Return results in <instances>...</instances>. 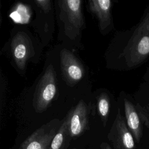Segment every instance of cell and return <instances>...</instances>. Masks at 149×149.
Here are the masks:
<instances>
[{"label":"cell","instance_id":"8","mask_svg":"<svg viewBox=\"0 0 149 149\" xmlns=\"http://www.w3.org/2000/svg\"><path fill=\"white\" fill-rule=\"evenodd\" d=\"M61 63L63 75L69 84L76 83L83 77L84 69L83 65L73 53L66 49L61 52Z\"/></svg>","mask_w":149,"mask_h":149},{"label":"cell","instance_id":"17","mask_svg":"<svg viewBox=\"0 0 149 149\" xmlns=\"http://www.w3.org/2000/svg\"><path fill=\"white\" fill-rule=\"evenodd\" d=\"M72 149H77V148H73Z\"/></svg>","mask_w":149,"mask_h":149},{"label":"cell","instance_id":"6","mask_svg":"<svg viewBox=\"0 0 149 149\" xmlns=\"http://www.w3.org/2000/svg\"><path fill=\"white\" fill-rule=\"evenodd\" d=\"M65 119L72 138L81 135L87 129L88 123V111L85 102L80 100Z\"/></svg>","mask_w":149,"mask_h":149},{"label":"cell","instance_id":"3","mask_svg":"<svg viewBox=\"0 0 149 149\" xmlns=\"http://www.w3.org/2000/svg\"><path fill=\"white\" fill-rule=\"evenodd\" d=\"M56 92V74L53 66L50 65L45 70L39 81L34 96L36 111H45L54 98Z\"/></svg>","mask_w":149,"mask_h":149},{"label":"cell","instance_id":"15","mask_svg":"<svg viewBox=\"0 0 149 149\" xmlns=\"http://www.w3.org/2000/svg\"><path fill=\"white\" fill-rule=\"evenodd\" d=\"M101 149H112L109 144L106 142H102L100 146Z\"/></svg>","mask_w":149,"mask_h":149},{"label":"cell","instance_id":"5","mask_svg":"<svg viewBox=\"0 0 149 149\" xmlns=\"http://www.w3.org/2000/svg\"><path fill=\"white\" fill-rule=\"evenodd\" d=\"M107 137L115 149H133L134 147L133 136L127 128L119 109Z\"/></svg>","mask_w":149,"mask_h":149},{"label":"cell","instance_id":"2","mask_svg":"<svg viewBox=\"0 0 149 149\" xmlns=\"http://www.w3.org/2000/svg\"><path fill=\"white\" fill-rule=\"evenodd\" d=\"M81 0L58 1L60 19L63 22L65 33L73 39L79 34L84 24Z\"/></svg>","mask_w":149,"mask_h":149},{"label":"cell","instance_id":"1","mask_svg":"<svg viewBox=\"0 0 149 149\" xmlns=\"http://www.w3.org/2000/svg\"><path fill=\"white\" fill-rule=\"evenodd\" d=\"M123 55L130 66L139 65L149 55V13L136 29Z\"/></svg>","mask_w":149,"mask_h":149},{"label":"cell","instance_id":"13","mask_svg":"<svg viewBox=\"0 0 149 149\" xmlns=\"http://www.w3.org/2000/svg\"><path fill=\"white\" fill-rule=\"evenodd\" d=\"M136 109L140 119L149 129V113L148 112L147 109L141 107L138 103L136 104Z\"/></svg>","mask_w":149,"mask_h":149},{"label":"cell","instance_id":"10","mask_svg":"<svg viewBox=\"0 0 149 149\" xmlns=\"http://www.w3.org/2000/svg\"><path fill=\"white\" fill-rule=\"evenodd\" d=\"M125 113L127 126L135 139L139 141L142 135V128L140 119L136 107L127 99L124 100Z\"/></svg>","mask_w":149,"mask_h":149},{"label":"cell","instance_id":"11","mask_svg":"<svg viewBox=\"0 0 149 149\" xmlns=\"http://www.w3.org/2000/svg\"><path fill=\"white\" fill-rule=\"evenodd\" d=\"M71 139L72 137L68 130L66 122L64 119L48 149H68L70 145Z\"/></svg>","mask_w":149,"mask_h":149},{"label":"cell","instance_id":"4","mask_svg":"<svg viewBox=\"0 0 149 149\" xmlns=\"http://www.w3.org/2000/svg\"><path fill=\"white\" fill-rule=\"evenodd\" d=\"M62 122L54 119L42 125L21 144L19 149H48Z\"/></svg>","mask_w":149,"mask_h":149},{"label":"cell","instance_id":"9","mask_svg":"<svg viewBox=\"0 0 149 149\" xmlns=\"http://www.w3.org/2000/svg\"><path fill=\"white\" fill-rule=\"evenodd\" d=\"M88 6L91 13L98 21L100 31L104 33L112 24V2L110 0H90Z\"/></svg>","mask_w":149,"mask_h":149},{"label":"cell","instance_id":"14","mask_svg":"<svg viewBox=\"0 0 149 149\" xmlns=\"http://www.w3.org/2000/svg\"><path fill=\"white\" fill-rule=\"evenodd\" d=\"M36 5L39 6L45 13H48L51 8V1L49 0H36Z\"/></svg>","mask_w":149,"mask_h":149},{"label":"cell","instance_id":"16","mask_svg":"<svg viewBox=\"0 0 149 149\" xmlns=\"http://www.w3.org/2000/svg\"><path fill=\"white\" fill-rule=\"evenodd\" d=\"M146 109H147V111H148V112L149 113V104H148V105L147 106V107L146 108Z\"/></svg>","mask_w":149,"mask_h":149},{"label":"cell","instance_id":"7","mask_svg":"<svg viewBox=\"0 0 149 149\" xmlns=\"http://www.w3.org/2000/svg\"><path fill=\"white\" fill-rule=\"evenodd\" d=\"M11 51L17 68L24 70L29 58L33 55V45L30 38L24 32H19L11 41Z\"/></svg>","mask_w":149,"mask_h":149},{"label":"cell","instance_id":"12","mask_svg":"<svg viewBox=\"0 0 149 149\" xmlns=\"http://www.w3.org/2000/svg\"><path fill=\"white\" fill-rule=\"evenodd\" d=\"M109 107L110 101L108 95L105 93L101 94L97 97V109L104 127L106 126L108 121Z\"/></svg>","mask_w":149,"mask_h":149}]
</instances>
